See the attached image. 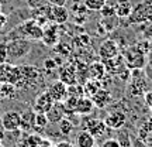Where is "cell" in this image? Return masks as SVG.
I'll list each match as a JSON object with an SVG mask.
<instances>
[{
  "mask_svg": "<svg viewBox=\"0 0 152 147\" xmlns=\"http://www.w3.org/2000/svg\"><path fill=\"white\" fill-rule=\"evenodd\" d=\"M33 48L31 41L26 38H16V40H9L6 41V52H7V60L17 61L21 60L30 54Z\"/></svg>",
  "mask_w": 152,
  "mask_h": 147,
  "instance_id": "obj_1",
  "label": "cell"
},
{
  "mask_svg": "<svg viewBox=\"0 0 152 147\" xmlns=\"http://www.w3.org/2000/svg\"><path fill=\"white\" fill-rule=\"evenodd\" d=\"M18 71H20V78L14 85L17 89H27L35 86L42 78L41 71L34 65H18Z\"/></svg>",
  "mask_w": 152,
  "mask_h": 147,
  "instance_id": "obj_2",
  "label": "cell"
},
{
  "mask_svg": "<svg viewBox=\"0 0 152 147\" xmlns=\"http://www.w3.org/2000/svg\"><path fill=\"white\" fill-rule=\"evenodd\" d=\"M130 24H147L152 23V0H144L132 7L130 16L127 17Z\"/></svg>",
  "mask_w": 152,
  "mask_h": 147,
  "instance_id": "obj_3",
  "label": "cell"
},
{
  "mask_svg": "<svg viewBox=\"0 0 152 147\" xmlns=\"http://www.w3.org/2000/svg\"><path fill=\"white\" fill-rule=\"evenodd\" d=\"M148 89V81L142 69H131V78L127 85V92L130 96H142Z\"/></svg>",
  "mask_w": 152,
  "mask_h": 147,
  "instance_id": "obj_4",
  "label": "cell"
},
{
  "mask_svg": "<svg viewBox=\"0 0 152 147\" xmlns=\"http://www.w3.org/2000/svg\"><path fill=\"white\" fill-rule=\"evenodd\" d=\"M1 129L6 131H16L21 125V113L17 110H7L0 117Z\"/></svg>",
  "mask_w": 152,
  "mask_h": 147,
  "instance_id": "obj_5",
  "label": "cell"
},
{
  "mask_svg": "<svg viewBox=\"0 0 152 147\" xmlns=\"http://www.w3.org/2000/svg\"><path fill=\"white\" fill-rule=\"evenodd\" d=\"M20 78L18 65H13L10 62H1L0 64V83H13L16 85Z\"/></svg>",
  "mask_w": 152,
  "mask_h": 147,
  "instance_id": "obj_6",
  "label": "cell"
},
{
  "mask_svg": "<svg viewBox=\"0 0 152 147\" xmlns=\"http://www.w3.org/2000/svg\"><path fill=\"white\" fill-rule=\"evenodd\" d=\"M47 17H48L49 23H54V24H65L69 18V11L66 10L65 6H52L49 4L47 6Z\"/></svg>",
  "mask_w": 152,
  "mask_h": 147,
  "instance_id": "obj_7",
  "label": "cell"
},
{
  "mask_svg": "<svg viewBox=\"0 0 152 147\" xmlns=\"http://www.w3.org/2000/svg\"><path fill=\"white\" fill-rule=\"evenodd\" d=\"M59 24H54V23H48L42 31V37L39 41H42L47 47H52L54 48L56 44L59 43Z\"/></svg>",
  "mask_w": 152,
  "mask_h": 147,
  "instance_id": "obj_8",
  "label": "cell"
},
{
  "mask_svg": "<svg viewBox=\"0 0 152 147\" xmlns=\"http://www.w3.org/2000/svg\"><path fill=\"white\" fill-rule=\"evenodd\" d=\"M59 81L64 82L66 86H71L77 83V72H76V65L72 62L62 64L59 66Z\"/></svg>",
  "mask_w": 152,
  "mask_h": 147,
  "instance_id": "obj_9",
  "label": "cell"
},
{
  "mask_svg": "<svg viewBox=\"0 0 152 147\" xmlns=\"http://www.w3.org/2000/svg\"><path fill=\"white\" fill-rule=\"evenodd\" d=\"M104 123L107 126V129H113V130H120L123 129L127 123V114L123 110H114L109 113L104 119Z\"/></svg>",
  "mask_w": 152,
  "mask_h": 147,
  "instance_id": "obj_10",
  "label": "cell"
},
{
  "mask_svg": "<svg viewBox=\"0 0 152 147\" xmlns=\"http://www.w3.org/2000/svg\"><path fill=\"white\" fill-rule=\"evenodd\" d=\"M83 130L89 131L93 137H102L107 130V126L102 119H87L83 122Z\"/></svg>",
  "mask_w": 152,
  "mask_h": 147,
  "instance_id": "obj_11",
  "label": "cell"
},
{
  "mask_svg": "<svg viewBox=\"0 0 152 147\" xmlns=\"http://www.w3.org/2000/svg\"><path fill=\"white\" fill-rule=\"evenodd\" d=\"M118 54H120V47L117 41H114V40H110V38L104 40L103 43L99 45V57H102V61L113 58V57Z\"/></svg>",
  "mask_w": 152,
  "mask_h": 147,
  "instance_id": "obj_12",
  "label": "cell"
},
{
  "mask_svg": "<svg viewBox=\"0 0 152 147\" xmlns=\"http://www.w3.org/2000/svg\"><path fill=\"white\" fill-rule=\"evenodd\" d=\"M47 92L49 93V96L52 98L54 102H64L68 96V86L58 79V81H55L54 83L49 85Z\"/></svg>",
  "mask_w": 152,
  "mask_h": 147,
  "instance_id": "obj_13",
  "label": "cell"
},
{
  "mask_svg": "<svg viewBox=\"0 0 152 147\" xmlns=\"http://www.w3.org/2000/svg\"><path fill=\"white\" fill-rule=\"evenodd\" d=\"M54 103L55 102L52 100V98L49 96V93L45 91V92H41L37 98H35L34 105H33V110L35 113H47V112L52 108Z\"/></svg>",
  "mask_w": 152,
  "mask_h": 147,
  "instance_id": "obj_14",
  "label": "cell"
},
{
  "mask_svg": "<svg viewBox=\"0 0 152 147\" xmlns=\"http://www.w3.org/2000/svg\"><path fill=\"white\" fill-rule=\"evenodd\" d=\"M90 99H92L94 108L104 109V108H107V106L110 105V102H111L113 96H111L110 91L104 89V88H100V89H99L94 95H92V96H90Z\"/></svg>",
  "mask_w": 152,
  "mask_h": 147,
  "instance_id": "obj_15",
  "label": "cell"
},
{
  "mask_svg": "<svg viewBox=\"0 0 152 147\" xmlns=\"http://www.w3.org/2000/svg\"><path fill=\"white\" fill-rule=\"evenodd\" d=\"M47 117H48V122L49 123H58L61 120L65 117L66 114V110H65V106L62 102H55L52 105V108L47 112Z\"/></svg>",
  "mask_w": 152,
  "mask_h": 147,
  "instance_id": "obj_16",
  "label": "cell"
},
{
  "mask_svg": "<svg viewBox=\"0 0 152 147\" xmlns=\"http://www.w3.org/2000/svg\"><path fill=\"white\" fill-rule=\"evenodd\" d=\"M106 74H107V71H106V66L102 61H93L90 65H87V78H90V79L102 81L106 76Z\"/></svg>",
  "mask_w": 152,
  "mask_h": 147,
  "instance_id": "obj_17",
  "label": "cell"
},
{
  "mask_svg": "<svg viewBox=\"0 0 152 147\" xmlns=\"http://www.w3.org/2000/svg\"><path fill=\"white\" fill-rule=\"evenodd\" d=\"M94 109V105H93L92 99L89 96H82V98L77 99L75 106V113L82 114V116H86V114H90L92 110Z\"/></svg>",
  "mask_w": 152,
  "mask_h": 147,
  "instance_id": "obj_18",
  "label": "cell"
},
{
  "mask_svg": "<svg viewBox=\"0 0 152 147\" xmlns=\"http://www.w3.org/2000/svg\"><path fill=\"white\" fill-rule=\"evenodd\" d=\"M131 10H132L131 0H117V3L114 6L115 16L118 17V18H127V17L130 16Z\"/></svg>",
  "mask_w": 152,
  "mask_h": 147,
  "instance_id": "obj_19",
  "label": "cell"
},
{
  "mask_svg": "<svg viewBox=\"0 0 152 147\" xmlns=\"http://www.w3.org/2000/svg\"><path fill=\"white\" fill-rule=\"evenodd\" d=\"M117 24H118V17L117 16L104 17V18H102V21L99 23L97 30L102 34H107L110 31H113L114 28L117 27Z\"/></svg>",
  "mask_w": 152,
  "mask_h": 147,
  "instance_id": "obj_20",
  "label": "cell"
},
{
  "mask_svg": "<svg viewBox=\"0 0 152 147\" xmlns=\"http://www.w3.org/2000/svg\"><path fill=\"white\" fill-rule=\"evenodd\" d=\"M96 144V137H93L89 131L82 130L76 136V147H93Z\"/></svg>",
  "mask_w": 152,
  "mask_h": 147,
  "instance_id": "obj_21",
  "label": "cell"
},
{
  "mask_svg": "<svg viewBox=\"0 0 152 147\" xmlns=\"http://www.w3.org/2000/svg\"><path fill=\"white\" fill-rule=\"evenodd\" d=\"M83 86V92H85V96H92L94 93L97 92L99 89L102 88V81H99V79H86L85 83L82 85Z\"/></svg>",
  "mask_w": 152,
  "mask_h": 147,
  "instance_id": "obj_22",
  "label": "cell"
},
{
  "mask_svg": "<svg viewBox=\"0 0 152 147\" xmlns=\"http://www.w3.org/2000/svg\"><path fill=\"white\" fill-rule=\"evenodd\" d=\"M34 110H28L24 114H21V125L20 129L24 131H30L34 127Z\"/></svg>",
  "mask_w": 152,
  "mask_h": 147,
  "instance_id": "obj_23",
  "label": "cell"
},
{
  "mask_svg": "<svg viewBox=\"0 0 152 147\" xmlns=\"http://www.w3.org/2000/svg\"><path fill=\"white\" fill-rule=\"evenodd\" d=\"M117 142H118L120 147H132V139H131V136H130V131L125 130L124 127L118 130Z\"/></svg>",
  "mask_w": 152,
  "mask_h": 147,
  "instance_id": "obj_24",
  "label": "cell"
},
{
  "mask_svg": "<svg viewBox=\"0 0 152 147\" xmlns=\"http://www.w3.org/2000/svg\"><path fill=\"white\" fill-rule=\"evenodd\" d=\"M17 88L13 83H1L0 88V98L3 99H13L16 96Z\"/></svg>",
  "mask_w": 152,
  "mask_h": 147,
  "instance_id": "obj_25",
  "label": "cell"
},
{
  "mask_svg": "<svg viewBox=\"0 0 152 147\" xmlns=\"http://www.w3.org/2000/svg\"><path fill=\"white\" fill-rule=\"evenodd\" d=\"M56 125H58L59 131L64 134V136H69L72 131H73V129H75V125H73L72 120L68 119V117H64V119L61 120V122H58Z\"/></svg>",
  "mask_w": 152,
  "mask_h": 147,
  "instance_id": "obj_26",
  "label": "cell"
},
{
  "mask_svg": "<svg viewBox=\"0 0 152 147\" xmlns=\"http://www.w3.org/2000/svg\"><path fill=\"white\" fill-rule=\"evenodd\" d=\"M54 51L59 57H69L72 54V45L68 43H64V41H59L54 47Z\"/></svg>",
  "mask_w": 152,
  "mask_h": 147,
  "instance_id": "obj_27",
  "label": "cell"
},
{
  "mask_svg": "<svg viewBox=\"0 0 152 147\" xmlns=\"http://www.w3.org/2000/svg\"><path fill=\"white\" fill-rule=\"evenodd\" d=\"M106 3H107V0H83L85 7L90 11H99Z\"/></svg>",
  "mask_w": 152,
  "mask_h": 147,
  "instance_id": "obj_28",
  "label": "cell"
},
{
  "mask_svg": "<svg viewBox=\"0 0 152 147\" xmlns=\"http://www.w3.org/2000/svg\"><path fill=\"white\" fill-rule=\"evenodd\" d=\"M35 113V112H34ZM49 125L48 117L45 113H35L34 114V127L37 129H45Z\"/></svg>",
  "mask_w": 152,
  "mask_h": 147,
  "instance_id": "obj_29",
  "label": "cell"
},
{
  "mask_svg": "<svg viewBox=\"0 0 152 147\" xmlns=\"http://www.w3.org/2000/svg\"><path fill=\"white\" fill-rule=\"evenodd\" d=\"M68 96H72V98H82V96H85V92H83V86L82 85H71V86H68Z\"/></svg>",
  "mask_w": 152,
  "mask_h": 147,
  "instance_id": "obj_30",
  "label": "cell"
},
{
  "mask_svg": "<svg viewBox=\"0 0 152 147\" xmlns=\"http://www.w3.org/2000/svg\"><path fill=\"white\" fill-rule=\"evenodd\" d=\"M42 65H44V71L45 72H52L55 71L56 68H58V64H56V61L54 60V57H48V58H45L42 62Z\"/></svg>",
  "mask_w": 152,
  "mask_h": 147,
  "instance_id": "obj_31",
  "label": "cell"
},
{
  "mask_svg": "<svg viewBox=\"0 0 152 147\" xmlns=\"http://www.w3.org/2000/svg\"><path fill=\"white\" fill-rule=\"evenodd\" d=\"M100 16L103 17H111V16H115V11H114V6H111V4H107V3H106V4L103 6V7H102V9H100Z\"/></svg>",
  "mask_w": 152,
  "mask_h": 147,
  "instance_id": "obj_32",
  "label": "cell"
},
{
  "mask_svg": "<svg viewBox=\"0 0 152 147\" xmlns=\"http://www.w3.org/2000/svg\"><path fill=\"white\" fill-rule=\"evenodd\" d=\"M48 4V1L47 0H27V6L34 10V9H39V7H42V6Z\"/></svg>",
  "mask_w": 152,
  "mask_h": 147,
  "instance_id": "obj_33",
  "label": "cell"
},
{
  "mask_svg": "<svg viewBox=\"0 0 152 147\" xmlns=\"http://www.w3.org/2000/svg\"><path fill=\"white\" fill-rule=\"evenodd\" d=\"M77 41H79V45L86 47L87 44H90V37H89L87 34H79V35H77Z\"/></svg>",
  "mask_w": 152,
  "mask_h": 147,
  "instance_id": "obj_34",
  "label": "cell"
},
{
  "mask_svg": "<svg viewBox=\"0 0 152 147\" xmlns=\"http://www.w3.org/2000/svg\"><path fill=\"white\" fill-rule=\"evenodd\" d=\"M7 61V52H6V41L0 44V64Z\"/></svg>",
  "mask_w": 152,
  "mask_h": 147,
  "instance_id": "obj_35",
  "label": "cell"
},
{
  "mask_svg": "<svg viewBox=\"0 0 152 147\" xmlns=\"http://www.w3.org/2000/svg\"><path fill=\"white\" fill-rule=\"evenodd\" d=\"M144 100H145V105L148 108H152V89H148L144 93Z\"/></svg>",
  "mask_w": 152,
  "mask_h": 147,
  "instance_id": "obj_36",
  "label": "cell"
},
{
  "mask_svg": "<svg viewBox=\"0 0 152 147\" xmlns=\"http://www.w3.org/2000/svg\"><path fill=\"white\" fill-rule=\"evenodd\" d=\"M100 147H120V144L117 142V139H107Z\"/></svg>",
  "mask_w": 152,
  "mask_h": 147,
  "instance_id": "obj_37",
  "label": "cell"
},
{
  "mask_svg": "<svg viewBox=\"0 0 152 147\" xmlns=\"http://www.w3.org/2000/svg\"><path fill=\"white\" fill-rule=\"evenodd\" d=\"M132 147H148V146L145 144L144 140L138 139V137H134V139H132Z\"/></svg>",
  "mask_w": 152,
  "mask_h": 147,
  "instance_id": "obj_38",
  "label": "cell"
},
{
  "mask_svg": "<svg viewBox=\"0 0 152 147\" xmlns=\"http://www.w3.org/2000/svg\"><path fill=\"white\" fill-rule=\"evenodd\" d=\"M6 23H7V16H6L4 13L1 11V13H0V33H1V30L4 28Z\"/></svg>",
  "mask_w": 152,
  "mask_h": 147,
  "instance_id": "obj_39",
  "label": "cell"
},
{
  "mask_svg": "<svg viewBox=\"0 0 152 147\" xmlns=\"http://www.w3.org/2000/svg\"><path fill=\"white\" fill-rule=\"evenodd\" d=\"M47 1L52 6H65L68 0H47Z\"/></svg>",
  "mask_w": 152,
  "mask_h": 147,
  "instance_id": "obj_40",
  "label": "cell"
},
{
  "mask_svg": "<svg viewBox=\"0 0 152 147\" xmlns=\"http://www.w3.org/2000/svg\"><path fill=\"white\" fill-rule=\"evenodd\" d=\"M55 147H76V146H73V144L69 142H59Z\"/></svg>",
  "mask_w": 152,
  "mask_h": 147,
  "instance_id": "obj_41",
  "label": "cell"
},
{
  "mask_svg": "<svg viewBox=\"0 0 152 147\" xmlns=\"http://www.w3.org/2000/svg\"><path fill=\"white\" fill-rule=\"evenodd\" d=\"M39 147H55V146L51 142H49V140H47V139H42V143L39 144Z\"/></svg>",
  "mask_w": 152,
  "mask_h": 147,
  "instance_id": "obj_42",
  "label": "cell"
},
{
  "mask_svg": "<svg viewBox=\"0 0 152 147\" xmlns=\"http://www.w3.org/2000/svg\"><path fill=\"white\" fill-rule=\"evenodd\" d=\"M145 144H147L148 147H152V133L147 137V140H145Z\"/></svg>",
  "mask_w": 152,
  "mask_h": 147,
  "instance_id": "obj_43",
  "label": "cell"
},
{
  "mask_svg": "<svg viewBox=\"0 0 152 147\" xmlns=\"http://www.w3.org/2000/svg\"><path fill=\"white\" fill-rule=\"evenodd\" d=\"M17 147H31V146H28L27 143H26V140L23 139L21 142H20V143H18V144H17Z\"/></svg>",
  "mask_w": 152,
  "mask_h": 147,
  "instance_id": "obj_44",
  "label": "cell"
},
{
  "mask_svg": "<svg viewBox=\"0 0 152 147\" xmlns=\"http://www.w3.org/2000/svg\"><path fill=\"white\" fill-rule=\"evenodd\" d=\"M3 139H4V130H1V129H0V142H1Z\"/></svg>",
  "mask_w": 152,
  "mask_h": 147,
  "instance_id": "obj_45",
  "label": "cell"
},
{
  "mask_svg": "<svg viewBox=\"0 0 152 147\" xmlns=\"http://www.w3.org/2000/svg\"><path fill=\"white\" fill-rule=\"evenodd\" d=\"M1 11H3V3L0 1V13H1Z\"/></svg>",
  "mask_w": 152,
  "mask_h": 147,
  "instance_id": "obj_46",
  "label": "cell"
},
{
  "mask_svg": "<svg viewBox=\"0 0 152 147\" xmlns=\"http://www.w3.org/2000/svg\"><path fill=\"white\" fill-rule=\"evenodd\" d=\"M149 117L152 119V108H149Z\"/></svg>",
  "mask_w": 152,
  "mask_h": 147,
  "instance_id": "obj_47",
  "label": "cell"
},
{
  "mask_svg": "<svg viewBox=\"0 0 152 147\" xmlns=\"http://www.w3.org/2000/svg\"><path fill=\"white\" fill-rule=\"evenodd\" d=\"M149 68H151V69H152V60L149 61Z\"/></svg>",
  "mask_w": 152,
  "mask_h": 147,
  "instance_id": "obj_48",
  "label": "cell"
},
{
  "mask_svg": "<svg viewBox=\"0 0 152 147\" xmlns=\"http://www.w3.org/2000/svg\"><path fill=\"white\" fill-rule=\"evenodd\" d=\"M93 147H99V146H96V144H94V146H93Z\"/></svg>",
  "mask_w": 152,
  "mask_h": 147,
  "instance_id": "obj_49",
  "label": "cell"
},
{
  "mask_svg": "<svg viewBox=\"0 0 152 147\" xmlns=\"http://www.w3.org/2000/svg\"><path fill=\"white\" fill-rule=\"evenodd\" d=\"M0 147H3V146H1V143H0Z\"/></svg>",
  "mask_w": 152,
  "mask_h": 147,
  "instance_id": "obj_50",
  "label": "cell"
},
{
  "mask_svg": "<svg viewBox=\"0 0 152 147\" xmlns=\"http://www.w3.org/2000/svg\"><path fill=\"white\" fill-rule=\"evenodd\" d=\"M0 88H1V83H0Z\"/></svg>",
  "mask_w": 152,
  "mask_h": 147,
  "instance_id": "obj_51",
  "label": "cell"
}]
</instances>
